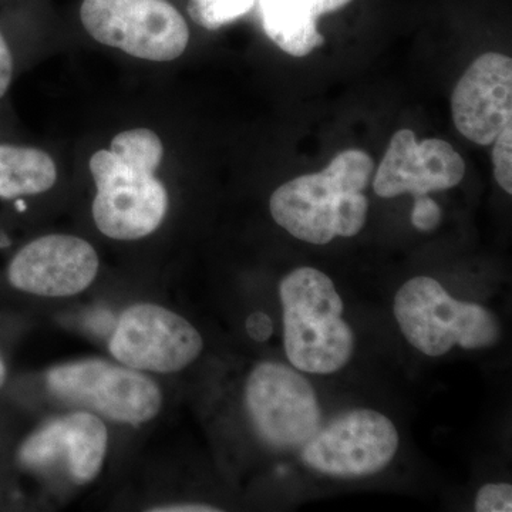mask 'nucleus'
Segmentation results:
<instances>
[{"instance_id": "obj_1", "label": "nucleus", "mask_w": 512, "mask_h": 512, "mask_svg": "<svg viewBox=\"0 0 512 512\" xmlns=\"http://www.w3.org/2000/svg\"><path fill=\"white\" fill-rule=\"evenodd\" d=\"M163 156L160 137L148 128L123 131L110 150L94 154L93 218L106 237L136 241L160 227L168 210L167 190L156 177Z\"/></svg>"}, {"instance_id": "obj_2", "label": "nucleus", "mask_w": 512, "mask_h": 512, "mask_svg": "<svg viewBox=\"0 0 512 512\" xmlns=\"http://www.w3.org/2000/svg\"><path fill=\"white\" fill-rule=\"evenodd\" d=\"M375 161L362 150L338 154L320 173L301 175L272 194L269 210L279 227L299 241L326 245L355 237L365 227Z\"/></svg>"}, {"instance_id": "obj_3", "label": "nucleus", "mask_w": 512, "mask_h": 512, "mask_svg": "<svg viewBox=\"0 0 512 512\" xmlns=\"http://www.w3.org/2000/svg\"><path fill=\"white\" fill-rule=\"evenodd\" d=\"M284 309V343L296 370L332 375L348 365L355 352V333L345 319V303L325 272L296 268L279 284Z\"/></svg>"}, {"instance_id": "obj_4", "label": "nucleus", "mask_w": 512, "mask_h": 512, "mask_svg": "<svg viewBox=\"0 0 512 512\" xmlns=\"http://www.w3.org/2000/svg\"><path fill=\"white\" fill-rule=\"evenodd\" d=\"M393 313L404 339L430 357L447 355L454 346L488 349L501 335L493 312L457 301L430 276L409 279L394 296Z\"/></svg>"}, {"instance_id": "obj_5", "label": "nucleus", "mask_w": 512, "mask_h": 512, "mask_svg": "<svg viewBox=\"0 0 512 512\" xmlns=\"http://www.w3.org/2000/svg\"><path fill=\"white\" fill-rule=\"evenodd\" d=\"M80 18L94 40L137 59L171 62L190 42L187 22L167 0H83Z\"/></svg>"}, {"instance_id": "obj_6", "label": "nucleus", "mask_w": 512, "mask_h": 512, "mask_svg": "<svg viewBox=\"0 0 512 512\" xmlns=\"http://www.w3.org/2000/svg\"><path fill=\"white\" fill-rule=\"evenodd\" d=\"M47 386L66 402L134 426L153 420L163 406L160 387L150 377L99 359L53 367Z\"/></svg>"}, {"instance_id": "obj_7", "label": "nucleus", "mask_w": 512, "mask_h": 512, "mask_svg": "<svg viewBox=\"0 0 512 512\" xmlns=\"http://www.w3.org/2000/svg\"><path fill=\"white\" fill-rule=\"evenodd\" d=\"M245 404L258 436L278 450L301 448L322 426L312 384L284 363H259L249 373Z\"/></svg>"}, {"instance_id": "obj_8", "label": "nucleus", "mask_w": 512, "mask_h": 512, "mask_svg": "<svg viewBox=\"0 0 512 512\" xmlns=\"http://www.w3.org/2000/svg\"><path fill=\"white\" fill-rule=\"evenodd\" d=\"M399 431L389 417L372 409H353L320 426L301 447L303 464L323 476L369 477L396 457Z\"/></svg>"}, {"instance_id": "obj_9", "label": "nucleus", "mask_w": 512, "mask_h": 512, "mask_svg": "<svg viewBox=\"0 0 512 512\" xmlns=\"http://www.w3.org/2000/svg\"><path fill=\"white\" fill-rule=\"evenodd\" d=\"M201 333L173 311L138 303L120 316L110 340V353L121 365L154 373H175L200 357Z\"/></svg>"}, {"instance_id": "obj_10", "label": "nucleus", "mask_w": 512, "mask_h": 512, "mask_svg": "<svg viewBox=\"0 0 512 512\" xmlns=\"http://www.w3.org/2000/svg\"><path fill=\"white\" fill-rule=\"evenodd\" d=\"M99 272V256L89 242L72 235H46L20 249L9 265L10 284L45 298L86 291Z\"/></svg>"}, {"instance_id": "obj_11", "label": "nucleus", "mask_w": 512, "mask_h": 512, "mask_svg": "<svg viewBox=\"0 0 512 512\" xmlns=\"http://www.w3.org/2000/svg\"><path fill=\"white\" fill-rule=\"evenodd\" d=\"M466 174V164L447 141L427 138L417 143L412 130L403 128L390 140L373 180V190L382 198L399 195H429L457 187Z\"/></svg>"}, {"instance_id": "obj_12", "label": "nucleus", "mask_w": 512, "mask_h": 512, "mask_svg": "<svg viewBox=\"0 0 512 512\" xmlns=\"http://www.w3.org/2000/svg\"><path fill=\"white\" fill-rule=\"evenodd\" d=\"M457 130L480 146H490L512 123V60L485 53L468 66L451 96Z\"/></svg>"}, {"instance_id": "obj_13", "label": "nucleus", "mask_w": 512, "mask_h": 512, "mask_svg": "<svg viewBox=\"0 0 512 512\" xmlns=\"http://www.w3.org/2000/svg\"><path fill=\"white\" fill-rule=\"evenodd\" d=\"M107 437L106 426L94 414H67L32 434L20 448V460L29 467H47L64 461L77 483H89L103 467Z\"/></svg>"}, {"instance_id": "obj_14", "label": "nucleus", "mask_w": 512, "mask_h": 512, "mask_svg": "<svg viewBox=\"0 0 512 512\" xmlns=\"http://www.w3.org/2000/svg\"><path fill=\"white\" fill-rule=\"evenodd\" d=\"M261 8L266 35L288 55L305 57L325 43L318 32L323 0H261Z\"/></svg>"}, {"instance_id": "obj_15", "label": "nucleus", "mask_w": 512, "mask_h": 512, "mask_svg": "<svg viewBox=\"0 0 512 512\" xmlns=\"http://www.w3.org/2000/svg\"><path fill=\"white\" fill-rule=\"evenodd\" d=\"M57 180L53 158L39 148L0 144V198L13 200L49 191Z\"/></svg>"}, {"instance_id": "obj_16", "label": "nucleus", "mask_w": 512, "mask_h": 512, "mask_svg": "<svg viewBox=\"0 0 512 512\" xmlns=\"http://www.w3.org/2000/svg\"><path fill=\"white\" fill-rule=\"evenodd\" d=\"M255 0H190L188 13L195 23L208 30H217L247 15Z\"/></svg>"}, {"instance_id": "obj_17", "label": "nucleus", "mask_w": 512, "mask_h": 512, "mask_svg": "<svg viewBox=\"0 0 512 512\" xmlns=\"http://www.w3.org/2000/svg\"><path fill=\"white\" fill-rule=\"evenodd\" d=\"M493 144L495 180L507 194H512V126L505 128Z\"/></svg>"}, {"instance_id": "obj_18", "label": "nucleus", "mask_w": 512, "mask_h": 512, "mask_svg": "<svg viewBox=\"0 0 512 512\" xmlns=\"http://www.w3.org/2000/svg\"><path fill=\"white\" fill-rule=\"evenodd\" d=\"M474 510L477 512H511V484L497 483L481 487L477 493Z\"/></svg>"}, {"instance_id": "obj_19", "label": "nucleus", "mask_w": 512, "mask_h": 512, "mask_svg": "<svg viewBox=\"0 0 512 512\" xmlns=\"http://www.w3.org/2000/svg\"><path fill=\"white\" fill-rule=\"evenodd\" d=\"M414 207L412 211V224L414 228L421 232L433 231L440 225L441 210L436 201L431 200L429 195H419L414 197Z\"/></svg>"}, {"instance_id": "obj_20", "label": "nucleus", "mask_w": 512, "mask_h": 512, "mask_svg": "<svg viewBox=\"0 0 512 512\" xmlns=\"http://www.w3.org/2000/svg\"><path fill=\"white\" fill-rule=\"evenodd\" d=\"M13 77V57L5 36L0 33V99L9 90Z\"/></svg>"}, {"instance_id": "obj_21", "label": "nucleus", "mask_w": 512, "mask_h": 512, "mask_svg": "<svg viewBox=\"0 0 512 512\" xmlns=\"http://www.w3.org/2000/svg\"><path fill=\"white\" fill-rule=\"evenodd\" d=\"M247 329L252 339L258 340V342H264V340L268 339L269 336L272 335V332H274V325H272V320L269 319L268 315L258 312L249 316Z\"/></svg>"}, {"instance_id": "obj_22", "label": "nucleus", "mask_w": 512, "mask_h": 512, "mask_svg": "<svg viewBox=\"0 0 512 512\" xmlns=\"http://www.w3.org/2000/svg\"><path fill=\"white\" fill-rule=\"evenodd\" d=\"M153 512H217L220 508L212 507L207 504H174L164 505L160 508H151Z\"/></svg>"}, {"instance_id": "obj_23", "label": "nucleus", "mask_w": 512, "mask_h": 512, "mask_svg": "<svg viewBox=\"0 0 512 512\" xmlns=\"http://www.w3.org/2000/svg\"><path fill=\"white\" fill-rule=\"evenodd\" d=\"M350 2H352V0H323V5H325L326 13H332L345 8Z\"/></svg>"}, {"instance_id": "obj_24", "label": "nucleus", "mask_w": 512, "mask_h": 512, "mask_svg": "<svg viewBox=\"0 0 512 512\" xmlns=\"http://www.w3.org/2000/svg\"><path fill=\"white\" fill-rule=\"evenodd\" d=\"M6 380V367L5 363H3L2 357H0V387L3 386Z\"/></svg>"}]
</instances>
